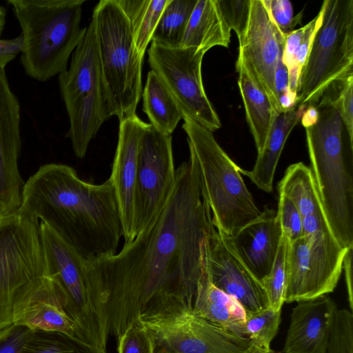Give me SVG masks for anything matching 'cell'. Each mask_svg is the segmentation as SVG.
Wrapping results in <instances>:
<instances>
[{"instance_id": "obj_1", "label": "cell", "mask_w": 353, "mask_h": 353, "mask_svg": "<svg viewBox=\"0 0 353 353\" xmlns=\"http://www.w3.org/2000/svg\"><path fill=\"white\" fill-rule=\"evenodd\" d=\"M176 169L172 191L154 221L119 252L85 261L90 287L108 300L110 334L117 340L163 292L194 300L205 271V243L216 228L192 146Z\"/></svg>"}, {"instance_id": "obj_2", "label": "cell", "mask_w": 353, "mask_h": 353, "mask_svg": "<svg viewBox=\"0 0 353 353\" xmlns=\"http://www.w3.org/2000/svg\"><path fill=\"white\" fill-rule=\"evenodd\" d=\"M17 212L46 223L86 261L115 254L123 236L110 181L86 182L64 164L41 165L24 183Z\"/></svg>"}, {"instance_id": "obj_3", "label": "cell", "mask_w": 353, "mask_h": 353, "mask_svg": "<svg viewBox=\"0 0 353 353\" xmlns=\"http://www.w3.org/2000/svg\"><path fill=\"white\" fill-rule=\"evenodd\" d=\"M317 122L305 128L312 171L332 234L353 247V139L335 105L321 101Z\"/></svg>"}, {"instance_id": "obj_4", "label": "cell", "mask_w": 353, "mask_h": 353, "mask_svg": "<svg viewBox=\"0 0 353 353\" xmlns=\"http://www.w3.org/2000/svg\"><path fill=\"white\" fill-rule=\"evenodd\" d=\"M85 0H8L21 30V63L27 75L45 82L68 69L81 38Z\"/></svg>"}, {"instance_id": "obj_5", "label": "cell", "mask_w": 353, "mask_h": 353, "mask_svg": "<svg viewBox=\"0 0 353 353\" xmlns=\"http://www.w3.org/2000/svg\"><path fill=\"white\" fill-rule=\"evenodd\" d=\"M154 353H252L250 339L197 315L193 299L181 292L154 296L139 318Z\"/></svg>"}, {"instance_id": "obj_6", "label": "cell", "mask_w": 353, "mask_h": 353, "mask_svg": "<svg viewBox=\"0 0 353 353\" xmlns=\"http://www.w3.org/2000/svg\"><path fill=\"white\" fill-rule=\"evenodd\" d=\"M100 68L112 116L119 121L136 114L142 95V57L131 26L117 0H101L91 20Z\"/></svg>"}, {"instance_id": "obj_7", "label": "cell", "mask_w": 353, "mask_h": 353, "mask_svg": "<svg viewBox=\"0 0 353 353\" xmlns=\"http://www.w3.org/2000/svg\"><path fill=\"white\" fill-rule=\"evenodd\" d=\"M182 128L196 156L213 223L223 236H232L261 211L247 188L240 168L215 140L212 132L183 118Z\"/></svg>"}, {"instance_id": "obj_8", "label": "cell", "mask_w": 353, "mask_h": 353, "mask_svg": "<svg viewBox=\"0 0 353 353\" xmlns=\"http://www.w3.org/2000/svg\"><path fill=\"white\" fill-rule=\"evenodd\" d=\"M58 82L69 119L65 137L75 156L82 159L102 124L112 117L92 21L72 54L70 67L59 75Z\"/></svg>"}, {"instance_id": "obj_9", "label": "cell", "mask_w": 353, "mask_h": 353, "mask_svg": "<svg viewBox=\"0 0 353 353\" xmlns=\"http://www.w3.org/2000/svg\"><path fill=\"white\" fill-rule=\"evenodd\" d=\"M39 232L46 274L58 286L65 311L74 323L79 338L107 351L109 310L88 285L84 269L85 259L41 221Z\"/></svg>"}, {"instance_id": "obj_10", "label": "cell", "mask_w": 353, "mask_h": 353, "mask_svg": "<svg viewBox=\"0 0 353 353\" xmlns=\"http://www.w3.org/2000/svg\"><path fill=\"white\" fill-rule=\"evenodd\" d=\"M323 17L302 68L297 105L319 103L333 84L353 76V0H325Z\"/></svg>"}, {"instance_id": "obj_11", "label": "cell", "mask_w": 353, "mask_h": 353, "mask_svg": "<svg viewBox=\"0 0 353 353\" xmlns=\"http://www.w3.org/2000/svg\"><path fill=\"white\" fill-rule=\"evenodd\" d=\"M39 223L17 212L0 217V330L13 324L18 296L47 275Z\"/></svg>"}, {"instance_id": "obj_12", "label": "cell", "mask_w": 353, "mask_h": 353, "mask_svg": "<svg viewBox=\"0 0 353 353\" xmlns=\"http://www.w3.org/2000/svg\"><path fill=\"white\" fill-rule=\"evenodd\" d=\"M347 249L339 244L330 228L290 243L285 302L310 300L333 292Z\"/></svg>"}, {"instance_id": "obj_13", "label": "cell", "mask_w": 353, "mask_h": 353, "mask_svg": "<svg viewBox=\"0 0 353 353\" xmlns=\"http://www.w3.org/2000/svg\"><path fill=\"white\" fill-rule=\"evenodd\" d=\"M148 63L163 81L183 114L213 132L220 119L204 90L201 65L205 54L194 48H168L151 43Z\"/></svg>"}, {"instance_id": "obj_14", "label": "cell", "mask_w": 353, "mask_h": 353, "mask_svg": "<svg viewBox=\"0 0 353 353\" xmlns=\"http://www.w3.org/2000/svg\"><path fill=\"white\" fill-rule=\"evenodd\" d=\"M175 174L172 135L149 123L139 150L133 199L134 238L160 213L172 191Z\"/></svg>"}, {"instance_id": "obj_15", "label": "cell", "mask_w": 353, "mask_h": 353, "mask_svg": "<svg viewBox=\"0 0 353 353\" xmlns=\"http://www.w3.org/2000/svg\"><path fill=\"white\" fill-rule=\"evenodd\" d=\"M285 38L263 1L251 0L248 24L243 36L239 40L236 61L244 63L250 70L277 112L274 78L283 56Z\"/></svg>"}, {"instance_id": "obj_16", "label": "cell", "mask_w": 353, "mask_h": 353, "mask_svg": "<svg viewBox=\"0 0 353 353\" xmlns=\"http://www.w3.org/2000/svg\"><path fill=\"white\" fill-rule=\"evenodd\" d=\"M205 268L210 281L234 299L246 316L270 307L261 283L228 248L215 228L205 243Z\"/></svg>"}, {"instance_id": "obj_17", "label": "cell", "mask_w": 353, "mask_h": 353, "mask_svg": "<svg viewBox=\"0 0 353 353\" xmlns=\"http://www.w3.org/2000/svg\"><path fill=\"white\" fill-rule=\"evenodd\" d=\"M6 70L0 68V212L1 216L19 209L24 185L18 167L21 148V111Z\"/></svg>"}, {"instance_id": "obj_18", "label": "cell", "mask_w": 353, "mask_h": 353, "mask_svg": "<svg viewBox=\"0 0 353 353\" xmlns=\"http://www.w3.org/2000/svg\"><path fill=\"white\" fill-rule=\"evenodd\" d=\"M13 323L31 330L60 332L80 339L74 323L65 311L58 286L48 275L32 283L18 296L14 305Z\"/></svg>"}, {"instance_id": "obj_19", "label": "cell", "mask_w": 353, "mask_h": 353, "mask_svg": "<svg viewBox=\"0 0 353 353\" xmlns=\"http://www.w3.org/2000/svg\"><path fill=\"white\" fill-rule=\"evenodd\" d=\"M149 123L137 114L119 121L112 183L119 205L125 243L134 239L133 199L140 142Z\"/></svg>"}, {"instance_id": "obj_20", "label": "cell", "mask_w": 353, "mask_h": 353, "mask_svg": "<svg viewBox=\"0 0 353 353\" xmlns=\"http://www.w3.org/2000/svg\"><path fill=\"white\" fill-rule=\"evenodd\" d=\"M282 235L276 211L265 207L257 218L236 234L221 237L232 252L261 283L272 269Z\"/></svg>"}, {"instance_id": "obj_21", "label": "cell", "mask_w": 353, "mask_h": 353, "mask_svg": "<svg viewBox=\"0 0 353 353\" xmlns=\"http://www.w3.org/2000/svg\"><path fill=\"white\" fill-rule=\"evenodd\" d=\"M338 310L326 295L298 302L290 314L283 353H327Z\"/></svg>"}, {"instance_id": "obj_22", "label": "cell", "mask_w": 353, "mask_h": 353, "mask_svg": "<svg viewBox=\"0 0 353 353\" xmlns=\"http://www.w3.org/2000/svg\"><path fill=\"white\" fill-rule=\"evenodd\" d=\"M307 106L296 105L276 117L266 143L258 154L252 170L240 168V172L250 179L258 188L266 192L273 190L276 168L285 141L294 126L300 121Z\"/></svg>"}, {"instance_id": "obj_23", "label": "cell", "mask_w": 353, "mask_h": 353, "mask_svg": "<svg viewBox=\"0 0 353 353\" xmlns=\"http://www.w3.org/2000/svg\"><path fill=\"white\" fill-rule=\"evenodd\" d=\"M238 85L243 102L246 119L253 136L257 153L263 150L274 121L279 114L270 99L250 70L236 61Z\"/></svg>"}, {"instance_id": "obj_24", "label": "cell", "mask_w": 353, "mask_h": 353, "mask_svg": "<svg viewBox=\"0 0 353 353\" xmlns=\"http://www.w3.org/2000/svg\"><path fill=\"white\" fill-rule=\"evenodd\" d=\"M193 309L199 316L234 334L245 336L246 314L239 303L210 281L206 268L197 283Z\"/></svg>"}, {"instance_id": "obj_25", "label": "cell", "mask_w": 353, "mask_h": 353, "mask_svg": "<svg viewBox=\"0 0 353 353\" xmlns=\"http://www.w3.org/2000/svg\"><path fill=\"white\" fill-rule=\"evenodd\" d=\"M230 32L217 0H197L179 48H194L205 52L215 46L228 48Z\"/></svg>"}, {"instance_id": "obj_26", "label": "cell", "mask_w": 353, "mask_h": 353, "mask_svg": "<svg viewBox=\"0 0 353 353\" xmlns=\"http://www.w3.org/2000/svg\"><path fill=\"white\" fill-rule=\"evenodd\" d=\"M143 110L150 124L165 134H171L183 114L159 76L150 70L142 92Z\"/></svg>"}, {"instance_id": "obj_27", "label": "cell", "mask_w": 353, "mask_h": 353, "mask_svg": "<svg viewBox=\"0 0 353 353\" xmlns=\"http://www.w3.org/2000/svg\"><path fill=\"white\" fill-rule=\"evenodd\" d=\"M278 190L293 201L303 217L323 212L312 171L302 162L286 169Z\"/></svg>"}, {"instance_id": "obj_28", "label": "cell", "mask_w": 353, "mask_h": 353, "mask_svg": "<svg viewBox=\"0 0 353 353\" xmlns=\"http://www.w3.org/2000/svg\"><path fill=\"white\" fill-rule=\"evenodd\" d=\"M129 20L138 52L144 57L146 48L168 0H117Z\"/></svg>"}, {"instance_id": "obj_29", "label": "cell", "mask_w": 353, "mask_h": 353, "mask_svg": "<svg viewBox=\"0 0 353 353\" xmlns=\"http://www.w3.org/2000/svg\"><path fill=\"white\" fill-rule=\"evenodd\" d=\"M322 17L323 8L321 7L319 13L312 21L303 27L293 30L285 38L282 59L288 71L290 90L296 94L299 76Z\"/></svg>"}, {"instance_id": "obj_30", "label": "cell", "mask_w": 353, "mask_h": 353, "mask_svg": "<svg viewBox=\"0 0 353 353\" xmlns=\"http://www.w3.org/2000/svg\"><path fill=\"white\" fill-rule=\"evenodd\" d=\"M197 0H168L152 37L151 43L179 48Z\"/></svg>"}, {"instance_id": "obj_31", "label": "cell", "mask_w": 353, "mask_h": 353, "mask_svg": "<svg viewBox=\"0 0 353 353\" xmlns=\"http://www.w3.org/2000/svg\"><path fill=\"white\" fill-rule=\"evenodd\" d=\"M21 353H108L67 334L30 330Z\"/></svg>"}, {"instance_id": "obj_32", "label": "cell", "mask_w": 353, "mask_h": 353, "mask_svg": "<svg viewBox=\"0 0 353 353\" xmlns=\"http://www.w3.org/2000/svg\"><path fill=\"white\" fill-rule=\"evenodd\" d=\"M290 243V241L282 235L272 269L261 281L268 299L270 307L276 311L281 310L285 303Z\"/></svg>"}, {"instance_id": "obj_33", "label": "cell", "mask_w": 353, "mask_h": 353, "mask_svg": "<svg viewBox=\"0 0 353 353\" xmlns=\"http://www.w3.org/2000/svg\"><path fill=\"white\" fill-rule=\"evenodd\" d=\"M281 310L270 307L246 316L245 335L254 347L270 349V344L276 335L281 323Z\"/></svg>"}, {"instance_id": "obj_34", "label": "cell", "mask_w": 353, "mask_h": 353, "mask_svg": "<svg viewBox=\"0 0 353 353\" xmlns=\"http://www.w3.org/2000/svg\"><path fill=\"white\" fill-rule=\"evenodd\" d=\"M327 353H353V314L350 310H337Z\"/></svg>"}, {"instance_id": "obj_35", "label": "cell", "mask_w": 353, "mask_h": 353, "mask_svg": "<svg viewBox=\"0 0 353 353\" xmlns=\"http://www.w3.org/2000/svg\"><path fill=\"white\" fill-rule=\"evenodd\" d=\"M279 194L278 219L283 236L292 243L303 236V216L291 199Z\"/></svg>"}, {"instance_id": "obj_36", "label": "cell", "mask_w": 353, "mask_h": 353, "mask_svg": "<svg viewBox=\"0 0 353 353\" xmlns=\"http://www.w3.org/2000/svg\"><path fill=\"white\" fill-rule=\"evenodd\" d=\"M223 17L240 40L249 19L251 0H217Z\"/></svg>"}, {"instance_id": "obj_37", "label": "cell", "mask_w": 353, "mask_h": 353, "mask_svg": "<svg viewBox=\"0 0 353 353\" xmlns=\"http://www.w3.org/2000/svg\"><path fill=\"white\" fill-rule=\"evenodd\" d=\"M118 353H154L152 339L138 321L117 340Z\"/></svg>"}, {"instance_id": "obj_38", "label": "cell", "mask_w": 353, "mask_h": 353, "mask_svg": "<svg viewBox=\"0 0 353 353\" xmlns=\"http://www.w3.org/2000/svg\"><path fill=\"white\" fill-rule=\"evenodd\" d=\"M279 30L285 37L301 23L303 11L294 16L292 3L288 0H263Z\"/></svg>"}, {"instance_id": "obj_39", "label": "cell", "mask_w": 353, "mask_h": 353, "mask_svg": "<svg viewBox=\"0 0 353 353\" xmlns=\"http://www.w3.org/2000/svg\"><path fill=\"white\" fill-rule=\"evenodd\" d=\"M31 330L12 324L0 330V353H21L26 339Z\"/></svg>"}, {"instance_id": "obj_40", "label": "cell", "mask_w": 353, "mask_h": 353, "mask_svg": "<svg viewBox=\"0 0 353 353\" xmlns=\"http://www.w3.org/2000/svg\"><path fill=\"white\" fill-rule=\"evenodd\" d=\"M23 49V38L18 37L9 39H0V68H4Z\"/></svg>"}, {"instance_id": "obj_41", "label": "cell", "mask_w": 353, "mask_h": 353, "mask_svg": "<svg viewBox=\"0 0 353 353\" xmlns=\"http://www.w3.org/2000/svg\"><path fill=\"white\" fill-rule=\"evenodd\" d=\"M274 87L277 101V105L278 100L281 97L292 96L297 97V94L292 92L290 90L288 71L287 67L283 62L282 58L279 60L276 68L274 78Z\"/></svg>"}, {"instance_id": "obj_42", "label": "cell", "mask_w": 353, "mask_h": 353, "mask_svg": "<svg viewBox=\"0 0 353 353\" xmlns=\"http://www.w3.org/2000/svg\"><path fill=\"white\" fill-rule=\"evenodd\" d=\"M329 228L323 212L303 217V235H309Z\"/></svg>"}, {"instance_id": "obj_43", "label": "cell", "mask_w": 353, "mask_h": 353, "mask_svg": "<svg viewBox=\"0 0 353 353\" xmlns=\"http://www.w3.org/2000/svg\"><path fill=\"white\" fill-rule=\"evenodd\" d=\"M352 250L353 247L347 249L343 261L345 279L347 292V299L350 311L353 310V288H352Z\"/></svg>"}, {"instance_id": "obj_44", "label": "cell", "mask_w": 353, "mask_h": 353, "mask_svg": "<svg viewBox=\"0 0 353 353\" xmlns=\"http://www.w3.org/2000/svg\"><path fill=\"white\" fill-rule=\"evenodd\" d=\"M319 112L314 105L307 106L303 112L300 121L305 128H309L314 125L318 121Z\"/></svg>"}, {"instance_id": "obj_45", "label": "cell", "mask_w": 353, "mask_h": 353, "mask_svg": "<svg viewBox=\"0 0 353 353\" xmlns=\"http://www.w3.org/2000/svg\"><path fill=\"white\" fill-rule=\"evenodd\" d=\"M6 9L5 7L0 6V36L4 29L6 21Z\"/></svg>"}, {"instance_id": "obj_46", "label": "cell", "mask_w": 353, "mask_h": 353, "mask_svg": "<svg viewBox=\"0 0 353 353\" xmlns=\"http://www.w3.org/2000/svg\"><path fill=\"white\" fill-rule=\"evenodd\" d=\"M252 353H279L277 352H275L274 350L270 349L268 350H264L261 348H257L254 347V350Z\"/></svg>"}, {"instance_id": "obj_47", "label": "cell", "mask_w": 353, "mask_h": 353, "mask_svg": "<svg viewBox=\"0 0 353 353\" xmlns=\"http://www.w3.org/2000/svg\"><path fill=\"white\" fill-rule=\"evenodd\" d=\"M0 216H1V212H0Z\"/></svg>"}, {"instance_id": "obj_48", "label": "cell", "mask_w": 353, "mask_h": 353, "mask_svg": "<svg viewBox=\"0 0 353 353\" xmlns=\"http://www.w3.org/2000/svg\"><path fill=\"white\" fill-rule=\"evenodd\" d=\"M1 217V216H0Z\"/></svg>"}]
</instances>
